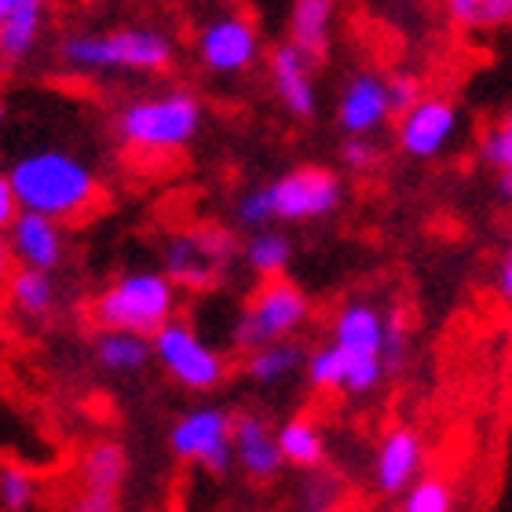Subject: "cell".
I'll return each mask as SVG.
<instances>
[{
    "instance_id": "cell-1",
    "label": "cell",
    "mask_w": 512,
    "mask_h": 512,
    "mask_svg": "<svg viewBox=\"0 0 512 512\" xmlns=\"http://www.w3.org/2000/svg\"><path fill=\"white\" fill-rule=\"evenodd\" d=\"M8 180L15 187L19 209H33V213L55 216V220H74V216L88 213L99 198L96 172L81 158H74L70 150L59 147L33 150L19 158L8 169Z\"/></svg>"
},
{
    "instance_id": "cell-2",
    "label": "cell",
    "mask_w": 512,
    "mask_h": 512,
    "mask_svg": "<svg viewBox=\"0 0 512 512\" xmlns=\"http://www.w3.org/2000/svg\"><path fill=\"white\" fill-rule=\"evenodd\" d=\"M341 205V183L326 169H297L271 187L246 194L238 202V220L249 227L271 220H319Z\"/></svg>"
},
{
    "instance_id": "cell-3",
    "label": "cell",
    "mask_w": 512,
    "mask_h": 512,
    "mask_svg": "<svg viewBox=\"0 0 512 512\" xmlns=\"http://www.w3.org/2000/svg\"><path fill=\"white\" fill-rule=\"evenodd\" d=\"M63 63L74 70H136V74H158L172 63V41L161 30L128 26L114 33H85L63 44Z\"/></svg>"
},
{
    "instance_id": "cell-4",
    "label": "cell",
    "mask_w": 512,
    "mask_h": 512,
    "mask_svg": "<svg viewBox=\"0 0 512 512\" xmlns=\"http://www.w3.org/2000/svg\"><path fill=\"white\" fill-rule=\"evenodd\" d=\"M176 308V286L158 271H132L121 275L103 297L96 300V322L103 330L154 333L172 319Z\"/></svg>"
},
{
    "instance_id": "cell-5",
    "label": "cell",
    "mask_w": 512,
    "mask_h": 512,
    "mask_svg": "<svg viewBox=\"0 0 512 512\" xmlns=\"http://www.w3.org/2000/svg\"><path fill=\"white\" fill-rule=\"evenodd\" d=\"M202 107L191 92H165L158 99L128 103L118 118V132L132 150H180L198 136Z\"/></svg>"
},
{
    "instance_id": "cell-6",
    "label": "cell",
    "mask_w": 512,
    "mask_h": 512,
    "mask_svg": "<svg viewBox=\"0 0 512 512\" xmlns=\"http://www.w3.org/2000/svg\"><path fill=\"white\" fill-rule=\"evenodd\" d=\"M304 322H308V300H304V293L297 286H289V282L271 278L256 293V300L249 304L246 315L238 319L235 341L238 348L256 352V348H264L271 341H286L289 333L300 330Z\"/></svg>"
},
{
    "instance_id": "cell-7",
    "label": "cell",
    "mask_w": 512,
    "mask_h": 512,
    "mask_svg": "<svg viewBox=\"0 0 512 512\" xmlns=\"http://www.w3.org/2000/svg\"><path fill=\"white\" fill-rule=\"evenodd\" d=\"M150 348L158 355V363L180 384L194 388V392H209V388H216L227 374L224 359H220L191 326H183V322L169 319L165 326H158Z\"/></svg>"
},
{
    "instance_id": "cell-8",
    "label": "cell",
    "mask_w": 512,
    "mask_h": 512,
    "mask_svg": "<svg viewBox=\"0 0 512 512\" xmlns=\"http://www.w3.org/2000/svg\"><path fill=\"white\" fill-rule=\"evenodd\" d=\"M381 330H384V319L370 304H352V308L341 311V319H337V341L333 344L348 359V381H344L348 392L363 395L370 388H377V381H381L384 374Z\"/></svg>"
},
{
    "instance_id": "cell-9",
    "label": "cell",
    "mask_w": 512,
    "mask_h": 512,
    "mask_svg": "<svg viewBox=\"0 0 512 512\" xmlns=\"http://www.w3.org/2000/svg\"><path fill=\"white\" fill-rule=\"evenodd\" d=\"M172 450L183 461H198L209 472H227L235 461V443H231V417L205 406L191 410L180 425L172 428Z\"/></svg>"
},
{
    "instance_id": "cell-10",
    "label": "cell",
    "mask_w": 512,
    "mask_h": 512,
    "mask_svg": "<svg viewBox=\"0 0 512 512\" xmlns=\"http://www.w3.org/2000/svg\"><path fill=\"white\" fill-rule=\"evenodd\" d=\"M454 128H458V110L450 99H417L406 114H399V147L410 158H436L450 143Z\"/></svg>"
},
{
    "instance_id": "cell-11",
    "label": "cell",
    "mask_w": 512,
    "mask_h": 512,
    "mask_svg": "<svg viewBox=\"0 0 512 512\" xmlns=\"http://www.w3.org/2000/svg\"><path fill=\"white\" fill-rule=\"evenodd\" d=\"M8 242L15 260L26 267H37V271H55L63 264V227L55 216L33 213V209H19V216L8 224Z\"/></svg>"
},
{
    "instance_id": "cell-12",
    "label": "cell",
    "mask_w": 512,
    "mask_h": 512,
    "mask_svg": "<svg viewBox=\"0 0 512 512\" xmlns=\"http://www.w3.org/2000/svg\"><path fill=\"white\" fill-rule=\"evenodd\" d=\"M128 458L118 443H96L81 461V512H114L118 509V491L125 483Z\"/></svg>"
},
{
    "instance_id": "cell-13",
    "label": "cell",
    "mask_w": 512,
    "mask_h": 512,
    "mask_svg": "<svg viewBox=\"0 0 512 512\" xmlns=\"http://www.w3.org/2000/svg\"><path fill=\"white\" fill-rule=\"evenodd\" d=\"M231 253V238H224L220 231H202V235L191 238H176L169 242V278L180 282V286L205 289L216 278V267L220 260Z\"/></svg>"
},
{
    "instance_id": "cell-14",
    "label": "cell",
    "mask_w": 512,
    "mask_h": 512,
    "mask_svg": "<svg viewBox=\"0 0 512 512\" xmlns=\"http://www.w3.org/2000/svg\"><path fill=\"white\" fill-rule=\"evenodd\" d=\"M202 59L216 74H238L256 59V30L246 19L227 15L202 30Z\"/></svg>"
},
{
    "instance_id": "cell-15",
    "label": "cell",
    "mask_w": 512,
    "mask_h": 512,
    "mask_svg": "<svg viewBox=\"0 0 512 512\" xmlns=\"http://www.w3.org/2000/svg\"><path fill=\"white\" fill-rule=\"evenodd\" d=\"M271 74H275L278 99L286 103L293 118H311L315 114V85H311V59L289 41L271 55Z\"/></svg>"
},
{
    "instance_id": "cell-16",
    "label": "cell",
    "mask_w": 512,
    "mask_h": 512,
    "mask_svg": "<svg viewBox=\"0 0 512 512\" xmlns=\"http://www.w3.org/2000/svg\"><path fill=\"white\" fill-rule=\"evenodd\" d=\"M231 443H235V458L242 461V469L253 480H271L282 469V450L278 439L267 432V425L260 417H238L231 421Z\"/></svg>"
},
{
    "instance_id": "cell-17",
    "label": "cell",
    "mask_w": 512,
    "mask_h": 512,
    "mask_svg": "<svg viewBox=\"0 0 512 512\" xmlns=\"http://www.w3.org/2000/svg\"><path fill=\"white\" fill-rule=\"evenodd\" d=\"M417 469H421V439L410 428H395L377 454V487L384 494H403Z\"/></svg>"
},
{
    "instance_id": "cell-18",
    "label": "cell",
    "mask_w": 512,
    "mask_h": 512,
    "mask_svg": "<svg viewBox=\"0 0 512 512\" xmlns=\"http://www.w3.org/2000/svg\"><path fill=\"white\" fill-rule=\"evenodd\" d=\"M384 118H388V92H384V81H377L374 74L355 77L341 99L344 132L366 136V132H374Z\"/></svg>"
},
{
    "instance_id": "cell-19",
    "label": "cell",
    "mask_w": 512,
    "mask_h": 512,
    "mask_svg": "<svg viewBox=\"0 0 512 512\" xmlns=\"http://www.w3.org/2000/svg\"><path fill=\"white\" fill-rule=\"evenodd\" d=\"M44 8H48V0H11L8 15L0 22V55L4 59H26L37 48Z\"/></svg>"
},
{
    "instance_id": "cell-20",
    "label": "cell",
    "mask_w": 512,
    "mask_h": 512,
    "mask_svg": "<svg viewBox=\"0 0 512 512\" xmlns=\"http://www.w3.org/2000/svg\"><path fill=\"white\" fill-rule=\"evenodd\" d=\"M150 355H154V348H150L147 333L107 330L96 341V359L110 374H136L150 363Z\"/></svg>"
},
{
    "instance_id": "cell-21",
    "label": "cell",
    "mask_w": 512,
    "mask_h": 512,
    "mask_svg": "<svg viewBox=\"0 0 512 512\" xmlns=\"http://www.w3.org/2000/svg\"><path fill=\"white\" fill-rule=\"evenodd\" d=\"M337 0H293V44L311 63L326 55L330 41V19Z\"/></svg>"
},
{
    "instance_id": "cell-22",
    "label": "cell",
    "mask_w": 512,
    "mask_h": 512,
    "mask_svg": "<svg viewBox=\"0 0 512 512\" xmlns=\"http://www.w3.org/2000/svg\"><path fill=\"white\" fill-rule=\"evenodd\" d=\"M8 293H11V308L19 311V315H26V319H44L55 304L52 275L26 264H22V271H11L8 275Z\"/></svg>"
},
{
    "instance_id": "cell-23",
    "label": "cell",
    "mask_w": 512,
    "mask_h": 512,
    "mask_svg": "<svg viewBox=\"0 0 512 512\" xmlns=\"http://www.w3.org/2000/svg\"><path fill=\"white\" fill-rule=\"evenodd\" d=\"M278 450L282 458L300 465V469H315L326 458V443H322V432L311 421H289L282 432H278Z\"/></svg>"
},
{
    "instance_id": "cell-24",
    "label": "cell",
    "mask_w": 512,
    "mask_h": 512,
    "mask_svg": "<svg viewBox=\"0 0 512 512\" xmlns=\"http://www.w3.org/2000/svg\"><path fill=\"white\" fill-rule=\"evenodd\" d=\"M450 19L469 30H498L512 26V0H447Z\"/></svg>"
},
{
    "instance_id": "cell-25",
    "label": "cell",
    "mask_w": 512,
    "mask_h": 512,
    "mask_svg": "<svg viewBox=\"0 0 512 512\" xmlns=\"http://www.w3.org/2000/svg\"><path fill=\"white\" fill-rule=\"evenodd\" d=\"M304 359L297 344H282V341H271L264 348H256L253 359H249V377L260 384H275L282 381L286 374L297 370V363Z\"/></svg>"
},
{
    "instance_id": "cell-26",
    "label": "cell",
    "mask_w": 512,
    "mask_h": 512,
    "mask_svg": "<svg viewBox=\"0 0 512 512\" xmlns=\"http://www.w3.org/2000/svg\"><path fill=\"white\" fill-rule=\"evenodd\" d=\"M37 502V480L22 465H0V505L8 512H26Z\"/></svg>"
},
{
    "instance_id": "cell-27",
    "label": "cell",
    "mask_w": 512,
    "mask_h": 512,
    "mask_svg": "<svg viewBox=\"0 0 512 512\" xmlns=\"http://www.w3.org/2000/svg\"><path fill=\"white\" fill-rule=\"evenodd\" d=\"M249 267H253L256 275L264 278H275L282 267L289 264V256H293V249H289V242L282 235H260L249 242Z\"/></svg>"
},
{
    "instance_id": "cell-28",
    "label": "cell",
    "mask_w": 512,
    "mask_h": 512,
    "mask_svg": "<svg viewBox=\"0 0 512 512\" xmlns=\"http://www.w3.org/2000/svg\"><path fill=\"white\" fill-rule=\"evenodd\" d=\"M403 509L406 512H450L454 509V491H450L443 480L428 476V480L414 483V487L406 491Z\"/></svg>"
},
{
    "instance_id": "cell-29",
    "label": "cell",
    "mask_w": 512,
    "mask_h": 512,
    "mask_svg": "<svg viewBox=\"0 0 512 512\" xmlns=\"http://www.w3.org/2000/svg\"><path fill=\"white\" fill-rule=\"evenodd\" d=\"M308 377L319 384V388H344V381H348V359H344L341 348L330 344V348H322V352L311 355Z\"/></svg>"
},
{
    "instance_id": "cell-30",
    "label": "cell",
    "mask_w": 512,
    "mask_h": 512,
    "mask_svg": "<svg viewBox=\"0 0 512 512\" xmlns=\"http://www.w3.org/2000/svg\"><path fill=\"white\" fill-rule=\"evenodd\" d=\"M483 158L502 172V191L512 194V132L509 128H498V132H491V136L483 139Z\"/></svg>"
},
{
    "instance_id": "cell-31",
    "label": "cell",
    "mask_w": 512,
    "mask_h": 512,
    "mask_svg": "<svg viewBox=\"0 0 512 512\" xmlns=\"http://www.w3.org/2000/svg\"><path fill=\"white\" fill-rule=\"evenodd\" d=\"M403 355H406V326L399 315H392V319L384 322V330H381V363L384 370H395V366L403 363Z\"/></svg>"
},
{
    "instance_id": "cell-32",
    "label": "cell",
    "mask_w": 512,
    "mask_h": 512,
    "mask_svg": "<svg viewBox=\"0 0 512 512\" xmlns=\"http://www.w3.org/2000/svg\"><path fill=\"white\" fill-rule=\"evenodd\" d=\"M384 92H388V114H395V118L406 114L421 99V85H417L414 77H395V81L384 85Z\"/></svg>"
},
{
    "instance_id": "cell-33",
    "label": "cell",
    "mask_w": 512,
    "mask_h": 512,
    "mask_svg": "<svg viewBox=\"0 0 512 512\" xmlns=\"http://www.w3.org/2000/svg\"><path fill=\"white\" fill-rule=\"evenodd\" d=\"M344 161H348L355 172H366L377 161V147L374 143H366L363 136H352L348 143H344Z\"/></svg>"
},
{
    "instance_id": "cell-34",
    "label": "cell",
    "mask_w": 512,
    "mask_h": 512,
    "mask_svg": "<svg viewBox=\"0 0 512 512\" xmlns=\"http://www.w3.org/2000/svg\"><path fill=\"white\" fill-rule=\"evenodd\" d=\"M19 216V198H15V187L11 180L0 172V231H8V224Z\"/></svg>"
},
{
    "instance_id": "cell-35",
    "label": "cell",
    "mask_w": 512,
    "mask_h": 512,
    "mask_svg": "<svg viewBox=\"0 0 512 512\" xmlns=\"http://www.w3.org/2000/svg\"><path fill=\"white\" fill-rule=\"evenodd\" d=\"M15 271V253H11L8 235L0 231V282H8V275Z\"/></svg>"
},
{
    "instance_id": "cell-36",
    "label": "cell",
    "mask_w": 512,
    "mask_h": 512,
    "mask_svg": "<svg viewBox=\"0 0 512 512\" xmlns=\"http://www.w3.org/2000/svg\"><path fill=\"white\" fill-rule=\"evenodd\" d=\"M502 293L512 300V249H509V256H505V267H502Z\"/></svg>"
},
{
    "instance_id": "cell-37",
    "label": "cell",
    "mask_w": 512,
    "mask_h": 512,
    "mask_svg": "<svg viewBox=\"0 0 512 512\" xmlns=\"http://www.w3.org/2000/svg\"><path fill=\"white\" fill-rule=\"evenodd\" d=\"M8 8H11V0H0V22H4V15H8Z\"/></svg>"
},
{
    "instance_id": "cell-38",
    "label": "cell",
    "mask_w": 512,
    "mask_h": 512,
    "mask_svg": "<svg viewBox=\"0 0 512 512\" xmlns=\"http://www.w3.org/2000/svg\"><path fill=\"white\" fill-rule=\"evenodd\" d=\"M4 118H8V107H4V103H0V121H4Z\"/></svg>"
},
{
    "instance_id": "cell-39",
    "label": "cell",
    "mask_w": 512,
    "mask_h": 512,
    "mask_svg": "<svg viewBox=\"0 0 512 512\" xmlns=\"http://www.w3.org/2000/svg\"><path fill=\"white\" fill-rule=\"evenodd\" d=\"M505 128H509V132H512V114H509V121H505Z\"/></svg>"
}]
</instances>
